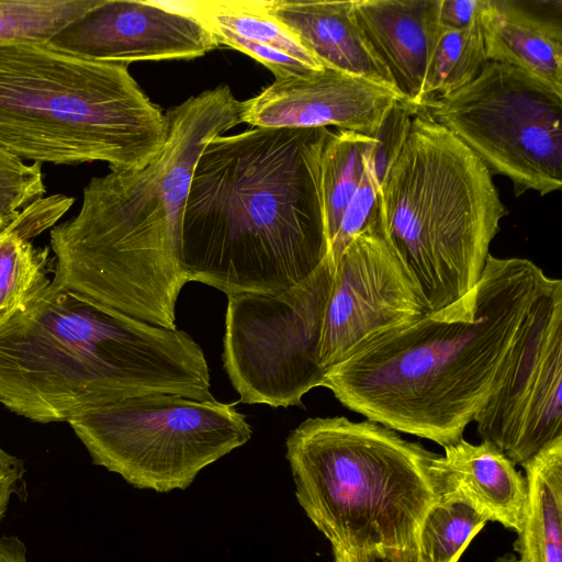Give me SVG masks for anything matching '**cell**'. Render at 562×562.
Instances as JSON below:
<instances>
[{
  "mask_svg": "<svg viewBox=\"0 0 562 562\" xmlns=\"http://www.w3.org/2000/svg\"><path fill=\"white\" fill-rule=\"evenodd\" d=\"M550 280L529 259L490 255L470 295L371 338L333 367L323 386L368 420L456 443L499 387Z\"/></svg>",
  "mask_w": 562,
  "mask_h": 562,
  "instance_id": "cell-1",
  "label": "cell"
},
{
  "mask_svg": "<svg viewBox=\"0 0 562 562\" xmlns=\"http://www.w3.org/2000/svg\"><path fill=\"white\" fill-rule=\"evenodd\" d=\"M241 113L225 85L168 110L157 156L92 178L78 214L50 229L53 281L113 313L176 329L188 282L182 226L192 175L206 145L241 123Z\"/></svg>",
  "mask_w": 562,
  "mask_h": 562,
  "instance_id": "cell-2",
  "label": "cell"
},
{
  "mask_svg": "<svg viewBox=\"0 0 562 562\" xmlns=\"http://www.w3.org/2000/svg\"><path fill=\"white\" fill-rule=\"evenodd\" d=\"M330 131L252 127L206 145L183 216L188 282L278 294L318 268L329 251L319 159Z\"/></svg>",
  "mask_w": 562,
  "mask_h": 562,
  "instance_id": "cell-3",
  "label": "cell"
},
{
  "mask_svg": "<svg viewBox=\"0 0 562 562\" xmlns=\"http://www.w3.org/2000/svg\"><path fill=\"white\" fill-rule=\"evenodd\" d=\"M210 386L187 333L113 313L49 278L0 319V403L36 423L149 394L212 400Z\"/></svg>",
  "mask_w": 562,
  "mask_h": 562,
  "instance_id": "cell-4",
  "label": "cell"
},
{
  "mask_svg": "<svg viewBox=\"0 0 562 562\" xmlns=\"http://www.w3.org/2000/svg\"><path fill=\"white\" fill-rule=\"evenodd\" d=\"M168 117L127 65L44 43H0V148L53 165L138 169L162 148Z\"/></svg>",
  "mask_w": 562,
  "mask_h": 562,
  "instance_id": "cell-5",
  "label": "cell"
},
{
  "mask_svg": "<svg viewBox=\"0 0 562 562\" xmlns=\"http://www.w3.org/2000/svg\"><path fill=\"white\" fill-rule=\"evenodd\" d=\"M506 214L482 160L418 110L380 186V217L429 313L473 292Z\"/></svg>",
  "mask_w": 562,
  "mask_h": 562,
  "instance_id": "cell-6",
  "label": "cell"
},
{
  "mask_svg": "<svg viewBox=\"0 0 562 562\" xmlns=\"http://www.w3.org/2000/svg\"><path fill=\"white\" fill-rule=\"evenodd\" d=\"M301 508L333 552L406 549L439 497L436 453L371 420L315 417L286 439Z\"/></svg>",
  "mask_w": 562,
  "mask_h": 562,
  "instance_id": "cell-7",
  "label": "cell"
},
{
  "mask_svg": "<svg viewBox=\"0 0 562 562\" xmlns=\"http://www.w3.org/2000/svg\"><path fill=\"white\" fill-rule=\"evenodd\" d=\"M68 424L95 465L157 493L188 488L204 468L252 434L234 405L175 394L104 404Z\"/></svg>",
  "mask_w": 562,
  "mask_h": 562,
  "instance_id": "cell-8",
  "label": "cell"
},
{
  "mask_svg": "<svg viewBox=\"0 0 562 562\" xmlns=\"http://www.w3.org/2000/svg\"><path fill=\"white\" fill-rule=\"evenodd\" d=\"M423 109L520 196L562 188V92L510 65L487 61L461 89Z\"/></svg>",
  "mask_w": 562,
  "mask_h": 562,
  "instance_id": "cell-9",
  "label": "cell"
},
{
  "mask_svg": "<svg viewBox=\"0 0 562 562\" xmlns=\"http://www.w3.org/2000/svg\"><path fill=\"white\" fill-rule=\"evenodd\" d=\"M334 270L327 255L281 293L227 296L224 367L243 403L303 406L302 397L323 386L319 349Z\"/></svg>",
  "mask_w": 562,
  "mask_h": 562,
  "instance_id": "cell-10",
  "label": "cell"
},
{
  "mask_svg": "<svg viewBox=\"0 0 562 562\" xmlns=\"http://www.w3.org/2000/svg\"><path fill=\"white\" fill-rule=\"evenodd\" d=\"M562 281L535 301L499 387L476 415L482 440L524 465L562 438Z\"/></svg>",
  "mask_w": 562,
  "mask_h": 562,
  "instance_id": "cell-11",
  "label": "cell"
},
{
  "mask_svg": "<svg viewBox=\"0 0 562 562\" xmlns=\"http://www.w3.org/2000/svg\"><path fill=\"white\" fill-rule=\"evenodd\" d=\"M427 313L380 217L350 241L335 265L319 363L327 373L371 338Z\"/></svg>",
  "mask_w": 562,
  "mask_h": 562,
  "instance_id": "cell-12",
  "label": "cell"
},
{
  "mask_svg": "<svg viewBox=\"0 0 562 562\" xmlns=\"http://www.w3.org/2000/svg\"><path fill=\"white\" fill-rule=\"evenodd\" d=\"M48 45L86 59L127 66L193 59L218 46L210 27L187 7L139 0H100Z\"/></svg>",
  "mask_w": 562,
  "mask_h": 562,
  "instance_id": "cell-13",
  "label": "cell"
},
{
  "mask_svg": "<svg viewBox=\"0 0 562 562\" xmlns=\"http://www.w3.org/2000/svg\"><path fill=\"white\" fill-rule=\"evenodd\" d=\"M400 100L394 90L324 67L278 78L243 101L241 123L262 128L335 126L373 138Z\"/></svg>",
  "mask_w": 562,
  "mask_h": 562,
  "instance_id": "cell-14",
  "label": "cell"
},
{
  "mask_svg": "<svg viewBox=\"0 0 562 562\" xmlns=\"http://www.w3.org/2000/svg\"><path fill=\"white\" fill-rule=\"evenodd\" d=\"M438 0H355L353 12L401 97L423 105L425 75L440 25Z\"/></svg>",
  "mask_w": 562,
  "mask_h": 562,
  "instance_id": "cell-15",
  "label": "cell"
},
{
  "mask_svg": "<svg viewBox=\"0 0 562 562\" xmlns=\"http://www.w3.org/2000/svg\"><path fill=\"white\" fill-rule=\"evenodd\" d=\"M353 7L355 0H268L269 12L323 67L397 92L360 29Z\"/></svg>",
  "mask_w": 562,
  "mask_h": 562,
  "instance_id": "cell-16",
  "label": "cell"
},
{
  "mask_svg": "<svg viewBox=\"0 0 562 562\" xmlns=\"http://www.w3.org/2000/svg\"><path fill=\"white\" fill-rule=\"evenodd\" d=\"M432 462L439 495L454 492L468 498L490 521L518 533L527 501L525 475L493 443L463 438L443 447Z\"/></svg>",
  "mask_w": 562,
  "mask_h": 562,
  "instance_id": "cell-17",
  "label": "cell"
},
{
  "mask_svg": "<svg viewBox=\"0 0 562 562\" xmlns=\"http://www.w3.org/2000/svg\"><path fill=\"white\" fill-rule=\"evenodd\" d=\"M480 22L487 61L516 67L562 92L560 23L514 0H484Z\"/></svg>",
  "mask_w": 562,
  "mask_h": 562,
  "instance_id": "cell-18",
  "label": "cell"
},
{
  "mask_svg": "<svg viewBox=\"0 0 562 562\" xmlns=\"http://www.w3.org/2000/svg\"><path fill=\"white\" fill-rule=\"evenodd\" d=\"M74 201L64 194L42 196L0 231V319L48 278L49 249L36 248L31 240L52 229Z\"/></svg>",
  "mask_w": 562,
  "mask_h": 562,
  "instance_id": "cell-19",
  "label": "cell"
},
{
  "mask_svg": "<svg viewBox=\"0 0 562 562\" xmlns=\"http://www.w3.org/2000/svg\"><path fill=\"white\" fill-rule=\"evenodd\" d=\"M522 468L527 501L514 550L519 562H562V438Z\"/></svg>",
  "mask_w": 562,
  "mask_h": 562,
  "instance_id": "cell-20",
  "label": "cell"
},
{
  "mask_svg": "<svg viewBox=\"0 0 562 562\" xmlns=\"http://www.w3.org/2000/svg\"><path fill=\"white\" fill-rule=\"evenodd\" d=\"M210 29L271 46L313 69L324 68L268 9V0H195L183 2Z\"/></svg>",
  "mask_w": 562,
  "mask_h": 562,
  "instance_id": "cell-21",
  "label": "cell"
},
{
  "mask_svg": "<svg viewBox=\"0 0 562 562\" xmlns=\"http://www.w3.org/2000/svg\"><path fill=\"white\" fill-rule=\"evenodd\" d=\"M373 146V138L345 130L330 131L326 138L319 159V180L329 245Z\"/></svg>",
  "mask_w": 562,
  "mask_h": 562,
  "instance_id": "cell-22",
  "label": "cell"
},
{
  "mask_svg": "<svg viewBox=\"0 0 562 562\" xmlns=\"http://www.w3.org/2000/svg\"><path fill=\"white\" fill-rule=\"evenodd\" d=\"M486 63L480 18L463 29L440 26L425 75L423 105L470 83Z\"/></svg>",
  "mask_w": 562,
  "mask_h": 562,
  "instance_id": "cell-23",
  "label": "cell"
},
{
  "mask_svg": "<svg viewBox=\"0 0 562 562\" xmlns=\"http://www.w3.org/2000/svg\"><path fill=\"white\" fill-rule=\"evenodd\" d=\"M490 521L464 496L442 493L428 510L418 535L424 562H458L472 539Z\"/></svg>",
  "mask_w": 562,
  "mask_h": 562,
  "instance_id": "cell-24",
  "label": "cell"
},
{
  "mask_svg": "<svg viewBox=\"0 0 562 562\" xmlns=\"http://www.w3.org/2000/svg\"><path fill=\"white\" fill-rule=\"evenodd\" d=\"M100 0H0V43L48 42Z\"/></svg>",
  "mask_w": 562,
  "mask_h": 562,
  "instance_id": "cell-25",
  "label": "cell"
},
{
  "mask_svg": "<svg viewBox=\"0 0 562 562\" xmlns=\"http://www.w3.org/2000/svg\"><path fill=\"white\" fill-rule=\"evenodd\" d=\"M41 164L27 165L0 148V231L31 202L44 196Z\"/></svg>",
  "mask_w": 562,
  "mask_h": 562,
  "instance_id": "cell-26",
  "label": "cell"
},
{
  "mask_svg": "<svg viewBox=\"0 0 562 562\" xmlns=\"http://www.w3.org/2000/svg\"><path fill=\"white\" fill-rule=\"evenodd\" d=\"M379 218L380 186L372 172L369 156L359 186L349 201L337 233L329 245L328 256L334 266L350 241Z\"/></svg>",
  "mask_w": 562,
  "mask_h": 562,
  "instance_id": "cell-27",
  "label": "cell"
},
{
  "mask_svg": "<svg viewBox=\"0 0 562 562\" xmlns=\"http://www.w3.org/2000/svg\"><path fill=\"white\" fill-rule=\"evenodd\" d=\"M418 110L420 109L405 100L395 102L374 135L370 164L379 186L382 184L387 171L400 155Z\"/></svg>",
  "mask_w": 562,
  "mask_h": 562,
  "instance_id": "cell-28",
  "label": "cell"
},
{
  "mask_svg": "<svg viewBox=\"0 0 562 562\" xmlns=\"http://www.w3.org/2000/svg\"><path fill=\"white\" fill-rule=\"evenodd\" d=\"M217 44H222L239 50L263 66H266L276 77L283 78L292 75L305 74L311 70H318L308 67L300 60L267 45L250 42L241 38L224 29L213 27L210 29Z\"/></svg>",
  "mask_w": 562,
  "mask_h": 562,
  "instance_id": "cell-29",
  "label": "cell"
},
{
  "mask_svg": "<svg viewBox=\"0 0 562 562\" xmlns=\"http://www.w3.org/2000/svg\"><path fill=\"white\" fill-rule=\"evenodd\" d=\"M25 463L0 447V522L7 515L13 497L24 502L27 497Z\"/></svg>",
  "mask_w": 562,
  "mask_h": 562,
  "instance_id": "cell-30",
  "label": "cell"
},
{
  "mask_svg": "<svg viewBox=\"0 0 562 562\" xmlns=\"http://www.w3.org/2000/svg\"><path fill=\"white\" fill-rule=\"evenodd\" d=\"M484 0H438L437 15L443 29H463L476 21Z\"/></svg>",
  "mask_w": 562,
  "mask_h": 562,
  "instance_id": "cell-31",
  "label": "cell"
},
{
  "mask_svg": "<svg viewBox=\"0 0 562 562\" xmlns=\"http://www.w3.org/2000/svg\"><path fill=\"white\" fill-rule=\"evenodd\" d=\"M335 562H424L418 543L406 549L333 552Z\"/></svg>",
  "mask_w": 562,
  "mask_h": 562,
  "instance_id": "cell-32",
  "label": "cell"
},
{
  "mask_svg": "<svg viewBox=\"0 0 562 562\" xmlns=\"http://www.w3.org/2000/svg\"><path fill=\"white\" fill-rule=\"evenodd\" d=\"M0 562H29L26 546L18 536L0 537Z\"/></svg>",
  "mask_w": 562,
  "mask_h": 562,
  "instance_id": "cell-33",
  "label": "cell"
},
{
  "mask_svg": "<svg viewBox=\"0 0 562 562\" xmlns=\"http://www.w3.org/2000/svg\"><path fill=\"white\" fill-rule=\"evenodd\" d=\"M494 562H519L515 554L506 553L505 555L496 559Z\"/></svg>",
  "mask_w": 562,
  "mask_h": 562,
  "instance_id": "cell-34",
  "label": "cell"
}]
</instances>
